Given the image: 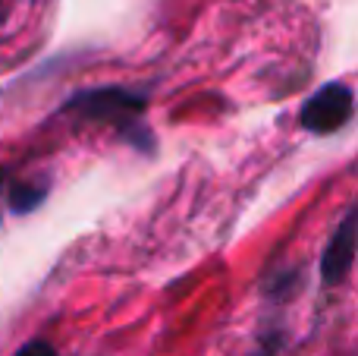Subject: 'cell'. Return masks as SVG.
I'll return each instance as SVG.
<instances>
[{
  "mask_svg": "<svg viewBox=\"0 0 358 356\" xmlns=\"http://www.w3.org/2000/svg\"><path fill=\"white\" fill-rule=\"evenodd\" d=\"M148 104V95L136 92L129 85H98V88H82V92L69 95L60 114H76L92 123H107L117 130L123 142H129L138 151L155 149V136L148 132L142 114Z\"/></svg>",
  "mask_w": 358,
  "mask_h": 356,
  "instance_id": "1",
  "label": "cell"
},
{
  "mask_svg": "<svg viewBox=\"0 0 358 356\" xmlns=\"http://www.w3.org/2000/svg\"><path fill=\"white\" fill-rule=\"evenodd\" d=\"M352 111H355L352 88L346 82H327L302 104L299 123L308 132H315V136H330V132H336L340 126H346L352 120Z\"/></svg>",
  "mask_w": 358,
  "mask_h": 356,
  "instance_id": "2",
  "label": "cell"
},
{
  "mask_svg": "<svg viewBox=\"0 0 358 356\" xmlns=\"http://www.w3.org/2000/svg\"><path fill=\"white\" fill-rule=\"evenodd\" d=\"M358 212L355 208H346L340 227L334 231V237L327 240L321 256V281L324 284H340L346 281V275L352 271L355 262V237H358Z\"/></svg>",
  "mask_w": 358,
  "mask_h": 356,
  "instance_id": "3",
  "label": "cell"
},
{
  "mask_svg": "<svg viewBox=\"0 0 358 356\" xmlns=\"http://www.w3.org/2000/svg\"><path fill=\"white\" fill-rule=\"evenodd\" d=\"M48 199V183L38 180H13L6 186V205L13 214H29Z\"/></svg>",
  "mask_w": 358,
  "mask_h": 356,
  "instance_id": "4",
  "label": "cell"
},
{
  "mask_svg": "<svg viewBox=\"0 0 358 356\" xmlns=\"http://www.w3.org/2000/svg\"><path fill=\"white\" fill-rule=\"evenodd\" d=\"M13 356H57L54 350V344H48V341H41V338H35V341H29V344H22Z\"/></svg>",
  "mask_w": 358,
  "mask_h": 356,
  "instance_id": "5",
  "label": "cell"
},
{
  "mask_svg": "<svg viewBox=\"0 0 358 356\" xmlns=\"http://www.w3.org/2000/svg\"><path fill=\"white\" fill-rule=\"evenodd\" d=\"M6 16H10V0H0V25L6 22Z\"/></svg>",
  "mask_w": 358,
  "mask_h": 356,
  "instance_id": "6",
  "label": "cell"
}]
</instances>
